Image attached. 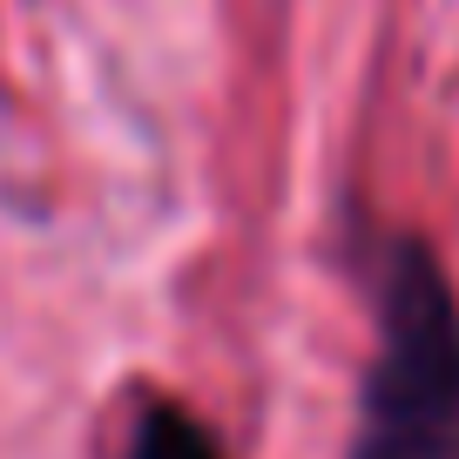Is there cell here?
I'll use <instances>...</instances> for the list:
<instances>
[{
  "instance_id": "cell-1",
  "label": "cell",
  "mask_w": 459,
  "mask_h": 459,
  "mask_svg": "<svg viewBox=\"0 0 459 459\" xmlns=\"http://www.w3.org/2000/svg\"><path fill=\"white\" fill-rule=\"evenodd\" d=\"M351 459H459V290L419 237L378 250V344Z\"/></svg>"
},
{
  "instance_id": "cell-2",
  "label": "cell",
  "mask_w": 459,
  "mask_h": 459,
  "mask_svg": "<svg viewBox=\"0 0 459 459\" xmlns=\"http://www.w3.org/2000/svg\"><path fill=\"white\" fill-rule=\"evenodd\" d=\"M122 459H230V453L196 412H183V405H149V412H135L129 453Z\"/></svg>"
}]
</instances>
